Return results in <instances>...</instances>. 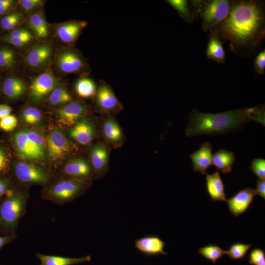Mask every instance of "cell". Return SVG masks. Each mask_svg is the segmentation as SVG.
Wrapping results in <instances>:
<instances>
[{
  "label": "cell",
  "mask_w": 265,
  "mask_h": 265,
  "mask_svg": "<svg viewBox=\"0 0 265 265\" xmlns=\"http://www.w3.org/2000/svg\"><path fill=\"white\" fill-rule=\"evenodd\" d=\"M216 27L235 53L252 54L265 37L264 6L255 0L231 1L227 17Z\"/></svg>",
  "instance_id": "6da1fadb"
},
{
  "label": "cell",
  "mask_w": 265,
  "mask_h": 265,
  "mask_svg": "<svg viewBox=\"0 0 265 265\" xmlns=\"http://www.w3.org/2000/svg\"><path fill=\"white\" fill-rule=\"evenodd\" d=\"M254 121L265 126L263 107L240 108L218 113H202L194 109L185 130L187 137L223 134Z\"/></svg>",
  "instance_id": "7a4b0ae2"
},
{
  "label": "cell",
  "mask_w": 265,
  "mask_h": 265,
  "mask_svg": "<svg viewBox=\"0 0 265 265\" xmlns=\"http://www.w3.org/2000/svg\"><path fill=\"white\" fill-rule=\"evenodd\" d=\"M28 194L13 187L0 199V233L15 234L19 222L25 214Z\"/></svg>",
  "instance_id": "3957f363"
},
{
  "label": "cell",
  "mask_w": 265,
  "mask_h": 265,
  "mask_svg": "<svg viewBox=\"0 0 265 265\" xmlns=\"http://www.w3.org/2000/svg\"><path fill=\"white\" fill-rule=\"evenodd\" d=\"M11 144L21 160L38 164L46 157V141L43 134L34 129L20 130L13 133Z\"/></svg>",
  "instance_id": "277c9868"
},
{
  "label": "cell",
  "mask_w": 265,
  "mask_h": 265,
  "mask_svg": "<svg viewBox=\"0 0 265 265\" xmlns=\"http://www.w3.org/2000/svg\"><path fill=\"white\" fill-rule=\"evenodd\" d=\"M92 180L64 178L47 186L42 191V197L54 204H64L83 195L91 186Z\"/></svg>",
  "instance_id": "5b68a950"
},
{
  "label": "cell",
  "mask_w": 265,
  "mask_h": 265,
  "mask_svg": "<svg viewBox=\"0 0 265 265\" xmlns=\"http://www.w3.org/2000/svg\"><path fill=\"white\" fill-rule=\"evenodd\" d=\"M55 66L63 74H77L85 77L90 71L87 60L80 51L72 47L64 48L54 55Z\"/></svg>",
  "instance_id": "8992f818"
},
{
  "label": "cell",
  "mask_w": 265,
  "mask_h": 265,
  "mask_svg": "<svg viewBox=\"0 0 265 265\" xmlns=\"http://www.w3.org/2000/svg\"><path fill=\"white\" fill-rule=\"evenodd\" d=\"M78 151L76 145L70 141L63 132L53 128L46 140V157L53 164H58Z\"/></svg>",
  "instance_id": "52a82bcc"
},
{
  "label": "cell",
  "mask_w": 265,
  "mask_h": 265,
  "mask_svg": "<svg viewBox=\"0 0 265 265\" xmlns=\"http://www.w3.org/2000/svg\"><path fill=\"white\" fill-rule=\"evenodd\" d=\"M11 168L16 180L24 185L46 186L53 178L52 173L41 165L22 160L13 162Z\"/></svg>",
  "instance_id": "ba28073f"
},
{
  "label": "cell",
  "mask_w": 265,
  "mask_h": 265,
  "mask_svg": "<svg viewBox=\"0 0 265 265\" xmlns=\"http://www.w3.org/2000/svg\"><path fill=\"white\" fill-rule=\"evenodd\" d=\"M230 5L231 1L228 0L204 1L200 13L202 30L204 32L210 31L222 22L229 13Z\"/></svg>",
  "instance_id": "9c48e42d"
},
{
  "label": "cell",
  "mask_w": 265,
  "mask_h": 265,
  "mask_svg": "<svg viewBox=\"0 0 265 265\" xmlns=\"http://www.w3.org/2000/svg\"><path fill=\"white\" fill-rule=\"evenodd\" d=\"M60 84L59 80L49 66L32 80L29 87L31 100L36 103L42 101Z\"/></svg>",
  "instance_id": "30bf717a"
},
{
  "label": "cell",
  "mask_w": 265,
  "mask_h": 265,
  "mask_svg": "<svg viewBox=\"0 0 265 265\" xmlns=\"http://www.w3.org/2000/svg\"><path fill=\"white\" fill-rule=\"evenodd\" d=\"M97 109L105 116H114L123 109L111 86L103 80H100L95 96Z\"/></svg>",
  "instance_id": "8fae6325"
},
{
  "label": "cell",
  "mask_w": 265,
  "mask_h": 265,
  "mask_svg": "<svg viewBox=\"0 0 265 265\" xmlns=\"http://www.w3.org/2000/svg\"><path fill=\"white\" fill-rule=\"evenodd\" d=\"M53 43L41 41L31 46L25 55L26 66L33 71L44 70L49 66L53 53Z\"/></svg>",
  "instance_id": "7c38bea8"
},
{
  "label": "cell",
  "mask_w": 265,
  "mask_h": 265,
  "mask_svg": "<svg viewBox=\"0 0 265 265\" xmlns=\"http://www.w3.org/2000/svg\"><path fill=\"white\" fill-rule=\"evenodd\" d=\"M111 147L104 141L94 144L89 151V162L93 171V177L102 179L109 169Z\"/></svg>",
  "instance_id": "4fadbf2b"
},
{
  "label": "cell",
  "mask_w": 265,
  "mask_h": 265,
  "mask_svg": "<svg viewBox=\"0 0 265 265\" xmlns=\"http://www.w3.org/2000/svg\"><path fill=\"white\" fill-rule=\"evenodd\" d=\"M88 112V109L84 104L73 100L57 109L55 116L59 124L70 128L79 120L86 117Z\"/></svg>",
  "instance_id": "5bb4252c"
},
{
  "label": "cell",
  "mask_w": 265,
  "mask_h": 265,
  "mask_svg": "<svg viewBox=\"0 0 265 265\" xmlns=\"http://www.w3.org/2000/svg\"><path fill=\"white\" fill-rule=\"evenodd\" d=\"M87 25V21L71 20L57 24L55 26L54 33L60 42L72 45L78 40Z\"/></svg>",
  "instance_id": "9a60e30c"
},
{
  "label": "cell",
  "mask_w": 265,
  "mask_h": 265,
  "mask_svg": "<svg viewBox=\"0 0 265 265\" xmlns=\"http://www.w3.org/2000/svg\"><path fill=\"white\" fill-rule=\"evenodd\" d=\"M105 116L101 125V132L104 142L115 149L121 147L125 140L121 126L114 116Z\"/></svg>",
  "instance_id": "2e32d148"
},
{
  "label": "cell",
  "mask_w": 265,
  "mask_h": 265,
  "mask_svg": "<svg viewBox=\"0 0 265 265\" xmlns=\"http://www.w3.org/2000/svg\"><path fill=\"white\" fill-rule=\"evenodd\" d=\"M69 134L78 144L86 146L91 143L95 138L96 129L93 122L86 116L70 128Z\"/></svg>",
  "instance_id": "e0dca14e"
},
{
  "label": "cell",
  "mask_w": 265,
  "mask_h": 265,
  "mask_svg": "<svg viewBox=\"0 0 265 265\" xmlns=\"http://www.w3.org/2000/svg\"><path fill=\"white\" fill-rule=\"evenodd\" d=\"M12 72H9L1 80V91L5 99L9 101L21 99L27 90L25 81Z\"/></svg>",
  "instance_id": "ac0fdd59"
},
{
  "label": "cell",
  "mask_w": 265,
  "mask_h": 265,
  "mask_svg": "<svg viewBox=\"0 0 265 265\" xmlns=\"http://www.w3.org/2000/svg\"><path fill=\"white\" fill-rule=\"evenodd\" d=\"M62 173L68 179L87 180L93 178V171L89 162L80 157L68 161L62 169Z\"/></svg>",
  "instance_id": "d6986e66"
},
{
  "label": "cell",
  "mask_w": 265,
  "mask_h": 265,
  "mask_svg": "<svg viewBox=\"0 0 265 265\" xmlns=\"http://www.w3.org/2000/svg\"><path fill=\"white\" fill-rule=\"evenodd\" d=\"M255 195V191L253 188H245L226 199L231 214L237 217L243 213L253 202Z\"/></svg>",
  "instance_id": "ffe728a7"
},
{
  "label": "cell",
  "mask_w": 265,
  "mask_h": 265,
  "mask_svg": "<svg viewBox=\"0 0 265 265\" xmlns=\"http://www.w3.org/2000/svg\"><path fill=\"white\" fill-rule=\"evenodd\" d=\"M27 28L33 34L35 38L41 41L46 40L50 31L44 12L42 9L28 14L27 17Z\"/></svg>",
  "instance_id": "44dd1931"
},
{
  "label": "cell",
  "mask_w": 265,
  "mask_h": 265,
  "mask_svg": "<svg viewBox=\"0 0 265 265\" xmlns=\"http://www.w3.org/2000/svg\"><path fill=\"white\" fill-rule=\"evenodd\" d=\"M165 242L158 236L149 235L135 239L134 246L141 253L147 255H166Z\"/></svg>",
  "instance_id": "7402d4cb"
},
{
  "label": "cell",
  "mask_w": 265,
  "mask_h": 265,
  "mask_svg": "<svg viewBox=\"0 0 265 265\" xmlns=\"http://www.w3.org/2000/svg\"><path fill=\"white\" fill-rule=\"evenodd\" d=\"M212 150L211 144L204 142L198 150L190 155L194 172L202 175L207 173V169L212 164Z\"/></svg>",
  "instance_id": "603a6c76"
},
{
  "label": "cell",
  "mask_w": 265,
  "mask_h": 265,
  "mask_svg": "<svg viewBox=\"0 0 265 265\" xmlns=\"http://www.w3.org/2000/svg\"><path fill=\"white\" fill-rule=\"evenodd\" d=\"M12 46L0 41V72H9L16 69L19 63L18 53Z\"/></svg>",
  "instance_id": "cb8c5ba5"
},
{
  "label": "cell",
  "mask_w": 265,
  "mask_h": 265,
  "mask_svg": "<svg viewBox=\"0 0 265 265\" xmlns=\"http://www.w3.org/2000/svg\"><path fill=\"white\" fill-rule=\"evenodd\" d=\"M206 174V187L212 201H226L225 188L218 172Z\"/></svg>",
  "instance_id": "d4e9b609"
},
{
  "label": "cell",
  "mask_w": 265,
  "mask_h": 265,
  "mask_svg": "<svg viewBox=\"0 0 265 265\" xmlns=\"http://www.w3.org/2000/svg\"><path fill=\"white\" fill-rule=\"evenodd\" d=\"M210 36L206 50L207 57L218 63H225V53L216 27L210 31Z\"/></svg>",
  "instance_id": "484cf974"
},
{
  "label": "cell",
  "mask_w": 265,
  "mask_h": 265,
  "mask_svg": "<svg viewBox=\"0 0 265 265\" xmlns=\"http://www.w3.org/2000/svg\"><path fill=\"white\" fill-rule=\"evenodd\" d=\"M36 257L40 262V265H72L90 261L89 255L79 257L70 258L37 253Z\"/></svg>",
  "instance_id": "4316f807"
},
{
  "label": "cell",
  "mask_w": 265,
  "mask_h": 265,
  "mask_svg": "<svg viewBox=\"0 0 265 265\" xmlns=\"http://www.w3.org/2000/svg\"><path fill=\"white\" fill-rule=\"evenodd\" d=\"M235 160L233 152L221 149L212 154V164L223 173H229L232 170V165Z\"/></svg>",
  "instance_id": "83f0119b"
},
{
  "label": "cell",
  "mask_w": 265,
  "mask_h": 265,
  "mask_svg": "<svg viewBox=\"0 0 265 265\" xmlns=\"http://www.w3.org/2000/svg\"><path fill=\"white\" fill-rule=\"evenodd\" d=\"M24 22V12L17 8L0 18V29L7 33L20 27Z\"/></svg>",
  "instance_id": "f1b7e54d"
},
{
  "label": "cell",
  "mask_w": 265,
  "mask_h": 265,
  "mask_svg": "<svg viewBox=\"0 0 265 265\" xmlns=\"http://www.w3.org/2000/svg\"><path fill=\"white\" fill-rule=\"evenodd\" d=\"M74 90L77 95L82 98H90L95 97L97 87L91 79L82 77L75 83Z\"/></svg>",
  "instance_id": "f546056e"
},
{
  "label": "cell",
  "mask_w": 265,
  "mask_h": 265,
  "mask_svg": "<svg viewBox=\"0 0 265 265\" xmlns=\"http://www.w3.org/2000/svg\"><path fill=\"white\" fill-rule=\"evenodd\" d=\"M72 96L63 84H59L48 97V103L53 106H63L72 101Z\"/></svg>",
  "instance_id": "4dcf8cb0"
},
{
  "label": "cell",
  "mask_w": 265,
  "mask_h": 265,
  "mask_svg": "<svg viewBox=\"0 0 265 265\" xmlns=\"http://www.w3.org/2000/svg\"><path fill=\"white\" fill-rule=\"evenodd\" d=\"M166 2L178 13L186 22L191 23L193 22L195 15L189 8L188 1L186 0H167Z\"/></svg>",
  "instance_id": "1f68e13d"
},
{
  "label": "cell",
  "mask_w": 265,
  "mask_h": 265,
  "mask_svg": "<svg viewBox=\"0 0 265 265\" xmlns=\"http://www.w3.org/2000/svg\"><path fill=\"white\" fill-rule=\"evenodd\" d=\"M23 121L28 125L39 124L42 120L43 115L41 111L33 106L25 107L21 112Z\"/></svg>",
  "instance_id": "d6a6232c"
},
{
  "label": "cell",
  "mask_w": 265,
  "mask_h": 265,
  "mask_svg": "<svg viewBox=\"0 0 265 265\" xmlns=\"http://www.w3.org/2000/svg\"><path fill=\"white\" fill-rule=\"evenodd\" d=\"M198 253L207 259L215 263L218 259L226 254V251L215 245H208L199 248Z\"/></svg>",
  "instance_id": "836d02e7"
},
{
  "label": "cell",
  "mask_w": 265,
  "mask_h": 265,
  "mask_svg": "<svg viewBox=\"0 0 265 265\" xmlns=\"http://www.w3.org/2000/svg\"><path fill=\"white\" fill-rule=\"evenodd\" d=\"M34 39L35 37L33 36H9L5 34L0 36V41L16 48L26 47L31 44Z\"/></svg>",
  "instance_id": "e575fe53"
},
{
  "label": "cell",
  "mask_w": 265,
  "mask_h": 265,
  "mask_svg": "<svg viewBox=\"0 0 265 265\" xmlns=\"http://www.w3.org/2000/svg\"><path fill=\"white\" fill-rule=\"evenodd\" d=\"M252 246V244L235 242L232 244L226 251V254L232 260L242 259L246 256Z\"/></svg>",
  "instance_id": "d590c367"
},
{
  "label": "cell",
  "mask_w": 265,
  "mask_h": 265,
  "mask_svg": "<svg viewBox=\"0 0 265 265\" xmlns=\"http://www.w3.org/2000/svg\"><path fill=\"white\" fill-rule=\"evenodd\" d=\"M45 1L43 0H19L18 6L24 13H31L42 9Z\"/></svg>",
  "instance_id": "8d00e7d4"
},
{
  "label": "cell",
  "mask_w": 265,
  "mask_h": 265,
  "mask_svg": "<svg viewBox=\"0 0 265 265\" xmlns=\"http://www.w3.org/2000/svg\"><path fill=\"white\" fill-rule=\"evenodd\" d=\"M10 159L7 147L3 143H0V176H4L9 171Z\"/></svg>",
  "instance_id": "74e56055"
},
{
  "label": "cell",
  "mask_w": 265,
  "mask_h": 265,
  "mask_svg": "<svg viewBox=\"0 0 265 265\" xmlns=\"http://www.w3.org/2000/svg\"><path fill=\"white\" fill-rule=\"evenodd\" d=\"M250 169L260 179L265 178V160L261 158L254 159L251 161Z\"/></svg>",
  "instance_id": "f35d334b"
},
{
  "label": "cell",
  "mask_w": 265,
  "mask_h": 265,
  "mask_svg": "<svg viewBox=\"0 0 265 265\" xmlns=\"http://www.w3.org/2000/svg\"><path fill=\"white\" fill-rule=\"evenodd\" d=\"M18 7V0H0V18Z\"/></svg>",
  "instance_id": "ab89813d"
},
{
  "label": "cell",
  "mask_w": 265,
  "mask_h": 265,
  "mask_svg": "<svg viewBox=\"0 0 265 265\" xmlns=\"http://www.w3.org/2000/svg\"><path fill=\"white\" fill-rule=\"evenodd\" d=\"M17 124V118L10 114L0 119V129L6 132L11 131L16 127Z\"/></svg>",
  "instance_id": "60d3db41"
},
{
  "label": "cell",
  "mask_w": 265,
  "mask_h": 265,
  "mask_svg": "<svg viewBox=\"0 0 265 265\" xmlns=\"http://www.w3.org/2000/svg\"><path fill=\"white\" fill-rule=\"evenodd\" d=\"M265 262V254L260 248L252 249L249 254V263L251 265H259Z\"/></svg>",
  "instance_id": "b9f144b4"
},
{
  "label": "cell",
  "mask_w": 265,
  "mask_h": 265,
  "mask_svg": "<svg viewBox=\"0 0 265 265\" xmlns=\"http://www.w3.org/2000/svg\"><path fill=\"white\" fill-rule=\"evenodd\" d=\"M254 70L259 74H263L265 70V50L260 52L254 61Z\"/></svg>",
  "instance_id": "7bdbcfd3"
},
{
  "label": "cell",
  "mask_w": 265,
  "mask_h": 265,
  "mask_svg": "<svg viewBox=\"0 0 265 265\" xmlns=\"http://www.w3.org/2000/svg\"><path fill=\"white\" fill-rule=\"evenodd\" d=\"M13 179L6 176H0V199L6 193L7 191L12 187Z\"/></svg>",
  "instance_id": "ee69618b"
},
{
  "label": "cell",
  "mask_w": 265,
  "mask_h": 265,
  "mask_svg": "<svg viewBox=\"0 0 265 265\" xmlns=\"http://www.w3.org/2000/svg\"><path fill=\"white\" fill-rule=\"evenodd\" d=\"M255 195H258L264 199H265V180L259 179L256 182Z\"/></svg>",
  "instance_id": "f6af8a7d"
},
{
  "label": "cell",
  "mask_w": 265,
  "mask_h": 265,
  "mask_svg": "<svg viewBox=\"0 0 265 265\" xmlns=\"http://www.w3.org/2000/svg\"><path fill=\"white\" fill-rule=\"evenodd\" d=\"M17 236L15 234L10 235H0V249L5 245L12 242Z\"/></svg>",
  "instance_id": "bcb514c9"
},
{
  "label": "cell",
  "mask_w": 265,
  "mask_h": 265,
  "mask_svg": "<svg viewBox=\"0 0 265 265\" xmlns=\"http://www.w3.org/2000/svg\"><path fill=\"white\" fill-rule=\"evenodd\" d=\"M12 110V108L8 105L0 104V119L10 115Z\"/></svg>",
  "instance_id": "7dc6e473"
},
{
  "label": "cell",
  "mask_w": 265,
  "mask_h": 265,
  "mask_svg": "<svg viewBox=\"0 0 265 265\" xmlns=\"http://www.w3.org/2000/svg\"><path fill=\"white\" fill-rule=\"evenodd\" d=\"M204 3V1L202 0H191L190 3H191V7H192L193 9V13L195 15V13H200L203 4Z\"/></svg>",
  "instance_id": "c3c4849f"
},
{
  "label": "cell",
  "mask_w": 265,
  "mask_h": 265,
  "mask_svg": "<svg viewBox=\"0 0 265 265\" xmlns=\"http://www.w3.org/2000/svg\"><path fill=\"white\" fill-rule=\"evenodd\" d=\"M0 73L1 72H0V92L1 91V80H2V77H1Z\"/></svg>",
  "instance_id": "681fc988"
},
{
  "label": "cell",
  "mask_w": 265,
  "mask_h": 265,
  "mask_svg": "<svg viewBox=\"0 0 265 265\" xmlns=\"http://www.w3.org/2000/svg\"><path fill=\"white\" fill-rule=\"evenodd\" d=\"M259 265H265V262L261 263V264H260Z\"/></svg>",
  "instance_id": "f907efd6"
}]
</instances>
